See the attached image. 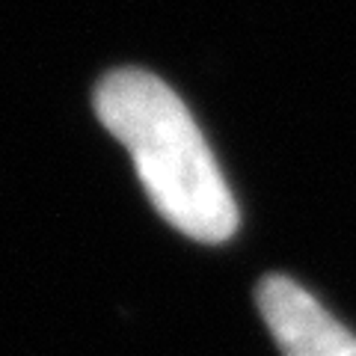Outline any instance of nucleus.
I'll return each instance as SVG.
<instances>
[{"mask_svg":"<svg viewBox=\"0 0 356 356\" xmlns=\"http://www.w3.org/2000/svg\"><path fill=\"white\" fill-rule=\"evenodd\" d=\"M255 297L282 356H356L353 332L294 280L264 276Z\"/></svg>","mask_w":356,"mask_h":356,"instance_id":"obj_2","label":"nucleus"},{"mask_svg":"<svg viewBox=\"0 0 356 356\" xmlns=\"http://www.w3.org/2000/svg\"><path fill=\"white\" fill-rule=\"evenodd\" d=\"M102 125L128 149L158 214L181 235L222 243L238 229V205L191 110L161 77L110 72L95 89Z\"/></svg>","mask_w":356,"mask_h":356,"instance_id":"obj_1","label":"nucleus"}]
</instances>
